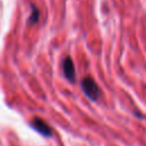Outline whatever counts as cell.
Wrapping results in <instances>:
<instances>
[{"label":"cell","instance_id":"6da1fadb","mask_svg":"<svg viewBox=\"0 0 146 146\" xmlns=\"http://www.w3.org/2000/svg\"><path fill=\"white\" fill-rule=\"evenodd\" d=\"M81 87L82 90L84 92V95L91 99V100H97L99 95H100V89L98 87V84L96 83V81L91 78V76H86L82 81H81Z\"/></svg>","mask_w":146,"mask_h":146},{"label":"cell","instance_id":"277c9868","mask_svg":"<svg viewBox=\"0 0 146 146\" xmlns=\"http://www.w3.org/2000/svg\"><path fill=\"white\" fill-rule=\"evenodd\" d=\"M39 16H40L39 9H38L34 5H32V14H31V16H30V18H29V23H30V24H35V23H38Z\"/></svg>","mask_w":146,"mask_h":146},{"label":"cell","instance_id":"3957f363","mask_svg":"<svg viewBox=\"0 0 146 146\" xmlns=\"http://www.w3.org/2000/svg\"><path fill=\"white\" fill-rule=\"evenodd\" d=\"M63 73L66 76V79L71 82L75 81V68H74V63L71 59V57H66L63 60Z\"/></svg>","mask_w":146,"mask_h":146},{"label":"cell","instance_id":"7a4b0ae2","mask_svg":"<svg viewBox=\"0 0 146 146\" xmlns=\"http://www.w3.org/2000/svg\"><path fill=\"white\" fill-rule=\"evenodd\" d=\"M32 128L38 131L40 135L44 136V137H51L52 136V130L51 128L48 125V123L46 121H43L42 119L40 117H34L32 120V123H31Z\"/></svg>","mask_w":146,"mask_h":146}]
</instances>
